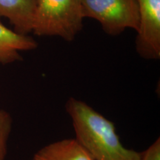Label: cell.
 <instances>
[{"label":"cell","instance_id":"cell-1","mask_svg":"<svg viewBox=\"0 0 160 160\" xmlns=\"http://www.w3.org/2000/svg\"><path fill=\"white\" fill-rule=\"evenodd\" d=\"M65 107L73 122L76 139L93 160H140L141 153L124 147L114 124L91 106L72 97Z\"/></svg>","mask_w":160,"mask_h":160},{"label":"cell","instance_id":"cell-2","mask_svg":"<svg viewBox=\"0 0 160 160\" xmlns=\"http://www.w3.org/2000/svg\"><path fill=\"white\" fill-rule=\"evenodd\" d=\"M81 0H37L32 32L71 42L82 28Z\"/></svg>","mask_w":160,"mask_h":160},{"label":"cell","instance_id":"cell-3","mask_svg":"<svg viewBox=\"0 0 160 160\" xmlns=\"http://www.w3.org/2000/svg\"><path fill=\"white\" fill-rule=\"evenodd\" d=\"M84 18L99 22L108 34L117 36L126 28L139 27L138 0H81Z\"/></svg>","mask_w":160,"mask_h":160},{"label":"cell","instance_id":"cell-4","mask_svg":"<svg viewBox=\"0 0 160 160\" xmlns=\"http://www.w3.org/2000/svg\"><path fill=\"white\" fill-rule=\"evenodd\" d=\"M139 27L136 49L145 59L160 58V0H138Z\"/></svg>","mask_w":160,"mask_h":160},{"label":"cell","instance_id":"cell-5","mask_svg":"<svg viewBox=\"0 0 160 160\" xmlns=\"http://www.w3.org/2000/svg\"><path fill=\"white\" fill-rule=\"evenodd\" d=\"M37 0H0V18L9 20L14 31L27 35L32 32Z\"/></svg>","mask_w":160,"mask_h":160},{"label":"cell","instance_id":"cell-6","mask_svg":"<svg viewBox=\"0 0 160 160\" xmlns=\"http://www.w3.org/2000/svg\"><path fill=\"white\" fill-rule=\"evenodd\" d=\"M37 48V43L31 37L12 31L0 23V64L7 65L22 60L20 51Z\"/></svg>","mask_w":160,"mask_h":160},{"label":"cell","instance_id":"cell-7","mask_svg":"<svg viewBox=\"0 0 160 160\" xmlns=\"http://www.w3.org/2000/svg\"><path fill=\"white\" fill-rule=\"evenodd\" d=\"M33 160H93L79 142L63 139L46 145L34 155Z\"/></svg>","mask_w":160,"mask_h":160},{"label":"cell","instance_id":"cell-8","mask_svg":"<svg viewBox=\"0 0 160 160\" xmlns=\"http://www.w3.org/2000/svg\"><path fill=\"white\" fill-rule=\"evenodd\" d=\"M12 129V118L8 112L0 110V160H5L8 142Z\"/></svg>","mask_w":160,"mask_h":160},{"label":"cell","instance_id":"cell-9","mask_svg":"<svg viewBox=\"0 0 160 160\" xmlns=\"http://www.w3.org/2000/svg\"><path fill=\"white\" fill-rule=\"evenodd\" d=\"M140 160H160V139H158L146 151L141 153Z\"/></svg>","mask_w":160,"mask_h":160}]
</instances>
